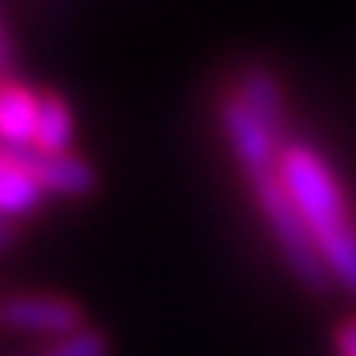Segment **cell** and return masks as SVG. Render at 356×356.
Listing matches in <instances>:
<instances>
[{"instance_id": "cell-3", "label": "cell", "mask_w": 356, "mask_h": 356, "mask_svg": "<svg viewBox=\"0 0 356 356\" xmlns=\"http://www.w3.org/2000/svg\"><path fill=\"white\" fill-rule=\"evenodd\" d=\"M0 322L23 334H49V337H69L83 330V311L69 296H49V292H31V296H8L0 303Z\"/></svg>"}, {"instance_id": "cell-5", "label": "cell", "mask_w": 356, "mask_h": 356, "mask_svg": "<svg viewBox=\"0 0 356 356\" xmlns=\"http://www.w3.org/2000/svg\"><path fill=\"white\" fill-rule=\"evenodd\" d=\"M12 159L38 182L42 193H61V197H83L95 190V171L72 152H38V148H8Z\"/></svg>"}, {"instance_id": "cell-6", "label": "cell", "mask_w": 356, "mask_h": 356, "mask_svg": "<svg viewBox=\"0 0 356 356\" xmlns=\"http://www.w3.org/2000/svg\"><path fill=\"white\" fill-rule=\"evenodd\" d=\"M42 95L15 80H0V144L4 148H31L38 129Z\"/></svg>"}, {"instance_id": "cell-1", "label": "cell", "mask_w": 356, "mask_h": 356, "mask_svg": "<svg viewBox=\"0 0 356 356\" xmlns=\"http://www.w3.org/2000/svg\"><path fill=\"white\" fill-rule=\"evenodd\" d=\"M277 178L307 220L334 281H341L356 296V224L341 182L307 144H284L277 159Z\"/></svg>"}, {"instance_id": "cell-9", "label": "cell", "mask_w": 356, "mask_h": 356, "mask_svg": "<svg viewBox=\"0 0 356 356\" xmlns=\"http://www.w3.org/2000/svg\"><path fill=\"white\" fill-rule=\"evenodd\" d=\"M69 140H72L69 103L49 91V95H42L38 129H35V144H31V148H38V152H69Z\"/></svg>"}, {"instance_id": "cell-7", "label": "cell", "mask_w": 356, "mask_h": 356, "mask_svg": "<svg viewBox=\"0 0 356 356\" xmlns=\"http://www.w3.org/2000/svg\"><path fill=\"white\" fill-rule=\"evenodd\" d=\"M235 95H239V103L247 106L277 140H281L284 122H288V106H284V91H281V83L273 80V72H266V69H243Z\"/></svg>"}, {"instance_id": "cell-11", "label": "cell", "mask_w": 356, "mask_h": 356, "mask_svg": "<svg viewBox=\"0 0 356 356\" xmlns=\"http://www.w3.org/2000/svg\"><path fill=\"white\" fill-rule=\"evenodd\" d=\"M12 42H8V31L0 23V80H8V72H12Z\"/></svg>"}, {"instance_id": "cell-12", "label": "cell", "mask_w": 356, "mask_h": 356, "mask_svg": "<svg viewBox=\"0 0 356 356\" xmlns=\"http://www.w3.org/2000/svg\"><path fill=\"white\" fill-rule=\"evenodd\" d=\"M12 243H15V224H12V220L0 216V250H8Z\"/></svg>"}, {"instance_id": "cell-8", "label": "cell", "mask_w": 356, "mask_h": 356, "mask_svg": "<svg viewBox=\"0 0 356 356\" xmlns=\"http://www.w3.org/2000/svg\"><path fill=\"white\" fill-rule=\"evenodd\" d=\"M38 197H42L38 182L15 163L12 152L0 144V216L12 220L19 213H31V209L38 205Z\"/></svg>"}, {"instance_id": "cell-10", "label": "cell", "mask_w": 356, "mask_h": 356, "mask_svg": "<svg viewBox=\"0 0 356 356\" xmlns=\"http://www.w3.org/2000/svg\"><path fill=\"white\" fill-rule=\"evenodd\" d=\"M38 356H110V341H106L103 330L83 326V330H76V334H69V337H57V341L49 345L46 353H38Z\"/></svg>"}, {"instance_id": "cell-2", "label": "cell", "mask_w": 356, "mask_h": 356, "mask_svg": "<svg viewBox=\"0 0 356 356\" xmlns=\"http://www.w3.org/2000/svg\"><path fill=\"white\" fill-rule=\"evenodd\" d=\"M250 186H254L258 209H261V216H266L269 232H273L277 247H281V254H284L288 269L296 273V281L307 288V292L326 296L334 273H330V266H326V258H322L307 220H303L300 209H296V201L288 197V190H284L281 178H277V171L261 175V178H250Z\"/></svg>"}, {"instance_id": "cell-4", "label": "cell", "mask_w": 356, "mask_h": 356, "mask_svg": "<svg viewBox=\"0 0 356 356\" xmlns=\"http://www.w3.org/2000/svg\"><path fill=\"white\" fill-rule=\"evenodd\" d=\"M220 125H224L227 140H232V148H235V159L243 163V171H247L250 178H261V175L277 171V159H281L277 137L239 103V95L220 99Z\"/></svg>"}]
</instances>
